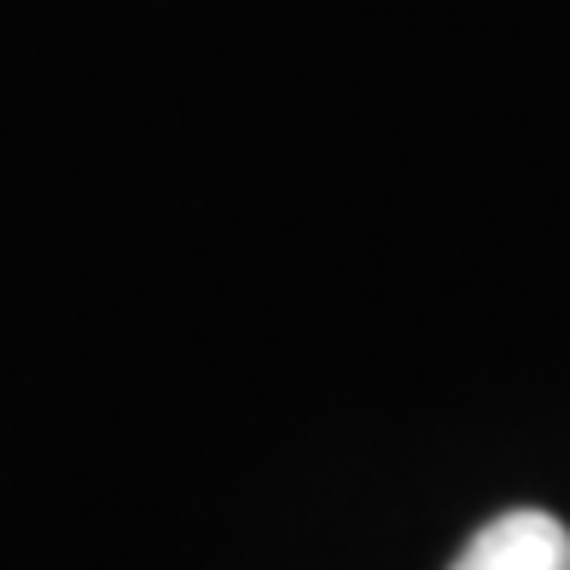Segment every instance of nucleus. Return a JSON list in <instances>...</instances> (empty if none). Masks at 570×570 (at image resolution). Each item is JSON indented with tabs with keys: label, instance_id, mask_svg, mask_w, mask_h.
I'll return each mask as SVG.
<instances>
[{
	"label": "nucleus",
	"instance_id": "obj_1",
	"mask_svg": "<svg viewBox=\"0 0 570 570\" xmlns=\"http://www.w3.org/2000/svg\"><path fill=\"white\" fill-rule=\"evenodd\" d=\"M454 570H570V530L553 512H501L465 541Z\"/></svg>",
	"mask_w": 570,
	"mask_h": 570
}]
</instances>
